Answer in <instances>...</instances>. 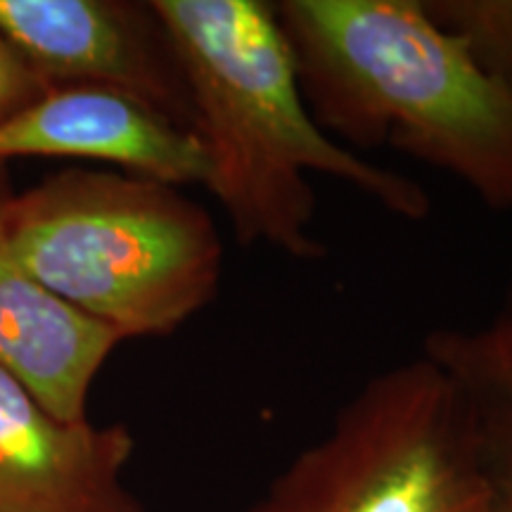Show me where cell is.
I'll return each mask as SVG.
<instances>
[{
  "instance_id": "obj_1",
  "label": "cell",
  "mask_w": 512,
  "mask_h": 512,
  "mask_svg": "<svg viewBox=\"0 0 512 512\" xmlns=\"http://www.w3.org/2000/svg\"><path fill=\"white\" fill-rule=\"evenodd\" d=\"M181 62L207 188L242 247L292 259L325 254L311 176H332L406 221L430 216V192L339 145L316 124L297 62L266 0H152Z\"/></svg>"
},
{
  "instance_id": "obj_2",
  "label": "cell",
  "mask_w": 512,
  "mask_h": 512,
  "mask_svg": "<svg viewBox=\"0 0 512 512\" xmlns=\"http://www.w3.org/2000/svg\"><path fill=\"white\" fill-rule=\"evenodd\" d=\"M311 117L356 152L394 147L512 209V86L422 0H280Z\"/></svg>"
},
{
  "instance_id": "obj_3",
  "label": "cell",
  "mask_w": 512,
  "mask_h": 512,
  "mask_svg": "<svg viewBox=\"0 0 512 512\" xmlns=\"http://www.w3.org/2000/svg\"><path fill=\"white\" fill-rule=\"evenodd\" d=\"M24 266L83 316L124 339L174 335L214 302L223 240L183 188L69 166L5 202Z\"/></svg>"
},
{
  "instance_id": "obj_4",
  "label": "cell",
  "mask_w": 512,
  "mask_h": 512,
  "mask_svg": "<svg viewBox=\"0 0 512 512\" xmlns=\"http://www.w3.org/2000/svg\"><path fill=\"white\" fill-rule=\"evenodd\" d=\"M245 512H494L470 415L430 358L380 370Z\"/></svg>"
},
{
  "instance_id": "obj_5",
  "label": "cell",
  "mask_w": 512,
  "mask_h": 512,
  "mask_svg": "<svg viewBox=\"0 0 512 512\" xmlns=\"http://www.w3.org/2000/svg\"><path fill=\"white\" fill-rule=\"evenodd\" d=\"M0 34L48 86L112 88L195 131L188 83L152 0H0Z\"/></svg>"
},
{
  "instance_id": "obj_6",
  "label": "cell",
  "mask_w": 512,
  "mask_h": 512,
  "mask_svg": "<svg viewBox=\"0 0 512 512\" xmlns=\"http://www.w3.org/2000/svg\"><path fill=\"white\" fill-rule=\"evenodd\" d=\"M50 157L185 188L207 185V155L195 131L121 91L83 83L50 86L0 121V164Z\"/></svg>"
},
{
  "instance_id": "obj_7",
  "label": "cell",
  "mask_w": 512,
  "mask_h": 512,
  "mask_svg": "<svg viewBox=\"0 0 512 512\" xmlns=\"http://www.w3.org/2000/svg\"><path fill=\"white\" fill-rule=\"evenodd\" d=\"M124 425L62 422L0 368V512H143L126 491Z\"/></svg>"
},
{
  "instance_id": "obj_8",
  "label": "cell",
  "mask_w": 512,
  "mask_h": 512,
  "mask_svg": "<svg viewBox=\"0 0 512 512\" xmlns=\"http://www.w3.org/2000/svg\"><path fill=\"white\" fill-rule=\"evenodd\" d=\"M12 195L0 164V368L17 377L53 418L81 422L88 394L124 339L83 316L24 266L5 235V202Z\"/></svg>"
},
{
  "instance_id": "obj_9",
  "label": "cell",
  "mask_w": 512,
  "mask_h": 512,
  "mask_svg": "<svg viewBox=\"0 0 512 512\" xmlns=\"http://www.w3.org/2000/svg\"><path fill=\"white\" fill-rule=\"evenodd\" d=\"M422 356L465 403L494 512H512V273L489 318L434 328L422 339Z\"/></svg>"
},
{
  "instance_id": "obj_10",
  "label": "cell",
  "mask_w": 512,
  "mask_h": 512,
  "mask_svg": "<svg viewBox=\"0 0 512 512\" xmlns=\"http://www.w3.org/2000/svg\"><path fill=\"white\" fill-rule=\"evenodd\" d=\"M489 74L512 86V0H422Z\"/></svg>"
},
{
  "instance_id": "obj_11",
  "label": "cell",
  "mask_w": 512,
  "mask_h": 512,
  "mask_svg": "<svg viewBox=\"0 0 512 512\" xmlns=\"http://www.w3.org/2000/svg\"><path fill=\"white\" fill-rule=\"evenodd\" d=\"M46 88H50L48 83L8 38L0 34V121L34 102Z\"/></svg>"
}]
</instances>
